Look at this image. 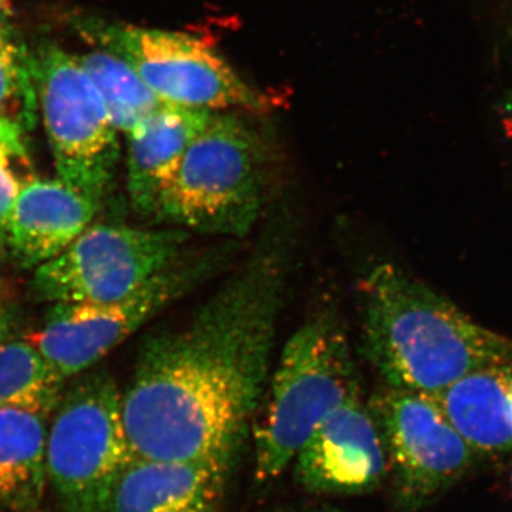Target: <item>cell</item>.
Instances as JSON below:
<instances>
[{"mask_svg": "<svg viewBox=\"0 0 512 512\" xmlns=\"http://www.w3.org/2000/svg\"><path fill=\"white\" fill-rule=\"evenodd\" d=\"M33 57L20 42L12 13L0 0V140H23L35 123Z\"/></svg>", "mask_w": 512, "mask_h": 512, "instance_id": "obj_18", "label": "cell"}, {"mask_svg": "<svg viewBox=\"0 0 512 512\" xmlns=\"http://www.w3.org/2000/svg\"><path fill=\"white\" fill-rule=\"evenodd\" d=\"M131 458L113 377L104 370L73 377L47 427V485L60 508L106 511L111 490Z\"/></svg>", "mask_w": 512, "mask_h": 512, "instance_id": "obj_5", "label": "cell"}, {"mask_svg": "<svg viewBox=\"0 0 512 512\" xmlns=\"http://www.w3.org/2000/svg\"><path fill=\"white\" fill-rule=\"evenodd\" d=\"M23 140H0V255L8 254L9 225L22 188L33 180Z\"/></svg>", "mask_w": 512, "mask_h": 512, "instance_id": "obj_20", "label": "cell"}, {"mask_svg": "<svg viewBox=\"0 0 512 512\" xmlns=\"http://www.w3.org/2000/svg\"><path fill=\"white\" fill-rule=\"evenodd\" d=\"M76 57L100 93L117 131L128 136L163 104L136 70L111 50Z\"/></svg>", "mask_w": 512, "mask_h": 512, "instance_id": "obj_19", "label": "cell"}, {"mask_svg": "<svg viewBox=\"0 0 512 512\" xmlns=\"http://www.w3.org/2000/svg\"><path fill=\"white\" fill-rule=\"evenodd\" d=\"M359 390L349 340L330 312L306 320L286 342L255 426V478H278L330 414Z\"/></svg>", "mask_w": 512, "mask_h": 512, "instance_id": "obj_3", "label": "cell"}, {"mask_svg": "<svg viewBox=\"0 0 512 512\" xmlns=\"http://www.w3.org/2000/svg\"><path fill=\"white\" fill-rule=\"evenodd\" d=\"M66 382L28 340L12 338L0 343V407L50 417Z\"/></svg>", "mask_w": 512, "mask_h": 512, "instance_id": "obj_17", "label": "cell"}, {"mask_svg": "<svg viewBox=\"0 0 512 512\" xmlns=\"http://www.w3.org/2000/svg\"><path fill=\"white\" fill-rule=\"evenodd\" d=\"M33 72L57 178L101 204L120 156L106 104L77 57L57 47L33 57Z\"/></svg>", "mask_w": 512, "mask_h": 512, "instance_id": "obj_7", "label": "cell"}, {"mask_svg": "<svg viewBox=\"0 0 512 512\" xmlns=\"http://www.w3.org/2000/svg\"><path fill=\"white\" fill-rule=\"evenodd\" d=\"M188 231L90 225L62 254L35 269L46 302L113 303L140 291L180 261Z\"/></svg>", "mask_w": 512, "mask_h": 512, "instance_id": "obj_6", "label": "cell"}, {"mask_svg": "<svg viewBox=\"0 0 512 512\" xmlns=\"http://www.w3.org/2000/svg\"><path fill=\"white\" fill-rule=\"evenodd\" d=\"M214 111L161 104L128 134L127 190L141 215L156 217L188 147Z\"/></svg>", "mask_w": 512, "mask_h": 512, "instance_id": "obj_14", "label": "cell"}, {"mask_svg": "<svg viewBox=\"0 0 512 512\" xmlns=\"http://www.w3.org/2000/svg\"><path fill=\"white\" fill-rule=\"evenodd\" d=\"M50 417L0 407V507L37 512L45 498Z\"/></svg>", "mask_w": 512, "mask_h": 512, "instance_id": "obj_16", "label": "cell"}, {"mask_svg": "<svg viewBox=\"0 0 512 512\" xmlns=\"http://www.w3.org/2000/svg\"><path fill=\"white\" fill-rule=\"evenodd\" d=\"M99 207L100 202L60 178H33L20 191L13 210L8 254L19 268H39L92 225Z\"/></svg>", "mask_w": 512, "mask_h": 512, "instance_id": "obj_12", "label": "cell"}, {"mask_svg": "<svg viewBox=\"0 0 512 512\" xmlns=\"http://www.w3.org/2000/svg\"><path fill=\"white\" fill-rule=\"evenodd\" d=\"M430 396L477 454L512 450V362L481 367Z\"/></svg>", "mask_w": 512, "mask_h": 512, "instance_id": "obj_15", "label": "cell"}, {"mask_svg": "<svg viewBox=\"0 0 512 512\" xmlns=\"http://www.w3.org/2000/svg\"><path fill=\"white\" fill-rule=\"evenodd\" d=\"M210 264L208 259L178 261L120 302L53 303L42 328L25 339L63 379H73L190 291L210 272Z\"/></svg>", "mask_w": 512, "mask_h": 512, "instance_id": "obj_9", "label": "cell"}, {"mask_svg": "<svg viewBox=\"0 0 512 512\" xmlns=\"http://www.w3.org/2000/svg\"><path fill=\"white\" fill-rule=\"evenodd\" d=\"M107 50L134 70L163 104L207 111H262L275 97L245 83L198 37L161 29L109 26L96 33Z\"/></svg>", "mask_w": 512, "mask_h": 512, "instance_id": "obj_8", "label": "cell"}, {"mask_svg": "<svg viewBox=\"0 0 512 512\" xmlns=\"http://www.w3.org/2000/svg\"><path fill=\"white\" fill-rule=\"evenodd\" d=\"M16 323H18V318H16L12 306L0 299V343L13 338Z\"/></svg>", "mask_w": 512, "mask_h": 512, "instance_id": "obj_21", "label": "cell"}, {"mask_svg": "<svg viewBox=\"0 0 512 512\" xmlns=\"http://www.w3.org/2000/svg\"><path fill=\"white\" fill-rule=\"evenodd\" d=\"M309 493L357 495L376 490L389 474L379 427L359 390L313 431L292 461Z\"/></svg>", "mask_w": 512, "mask_h": 512, "instance_id": "obj_11", "label": "cell"}, {"mask_svg": "<svg viewBox=\"0 0 512 512\" xmlns=\"http://www.w3.org/2000/svg\"><path fill=\"white\" fill-rule=\"evenodd\" d=\"M231 468L131 458L104 512H220Z\"/></svg>", "mask_w": 512, "mask_h": 512, "instance_id": "obj_13", "label": "cell"}, {"mask_svg": "<svg viewBox=\"0 0 512 512\" xmlns=\"http://www.w3.org/2000/svg\"><path fill=\"white\" fill-rule=\"evenodd\" d=\"M386 450L394 490L420 508L457 483L478 454L430 394L387 387L370 404Z\"/></svg>", "mask_w": 512, "mask_h": 512, "instance_id": "obj_10", "label": "cell"}, {"mask_svg": "<svg viewBox=\"0 0 512 512\" xmlns=\"http://www.w3.org/2000/svg\"><path fill=\"white\" fill-rule=\"evenodd\" d=\"M285 512H346L339 510V508L335 507H303L296 508V510L285 511Z\"/></svg>", "mask_w": 512, "mask_h": 512, "instance_id": "obj_22", "label": "cell"}, {"mask_svg": "<svg viewBox=\"0 0 512 512\" xmlns=\"http://www.w3.org/2000/svg\"><path fill=\"white\" fill-rule=\"evenodd\" d=\"M363 352L389 387L436 394L481 367L512 362V340L393 264L359 286Z\"/></svg>", "mask_w": 512, "mask_h": 512, "instance_id": "obj_2", "label": "cell"}, {"mask_svg": "<svg viewBox=\"0 0 512 512\" xmlns=\"http://www.w3.org/2000/svg\"><path fill=\"white\" fill-rule=\"evenodd\" d=\"M511 484H512V474H511Z\"/></svg>", "mask_w": 512, "mask_h": 512, "instance_id": "obj_24", "label": "cell"}, {"mask_svg": "<svg viewBox=\"0 0 512 512\" xmlns=\"http://www.w3.org/2000/svg\"><path fill=\"white\" fill-rule=\"evenodd\" d=\"M266 146L244 117L214 111L188 147L156 217L184 231L249 234L264 202Z\"/></svg>", "mask_w": 512, "mask_h": 512, "instance_id": "obj_4", "label": "cell"}, {"mask_svg": "<svg viewBox=\"0 0 512 512\" xmlns=\"http://www.w3.org/2000/svg\"><path fill=\"white\" fill-rule=\"evenodd\" d=\"M3 289L2 279H0V291Z\"/></svg>", "mask_w": 512, "mask_h": 512, "instance_id": "obj_23", "label": "cell"}, {"mask_svg": "<svg viewBox=\"0 0 512 512\" xmlns=\"http://www.w3.org/2000/svg\"><path fill=\"white\" fill-rule=\"evenodd\" d=\"M271 239L181 328L151 335L121 394L133 458L232 467L264 397L288 279Z\"/></svg>", "mask_w": 512, "mask_h": 512, "instance_id": "obj_1", "label": "cell"}]
</instances>
